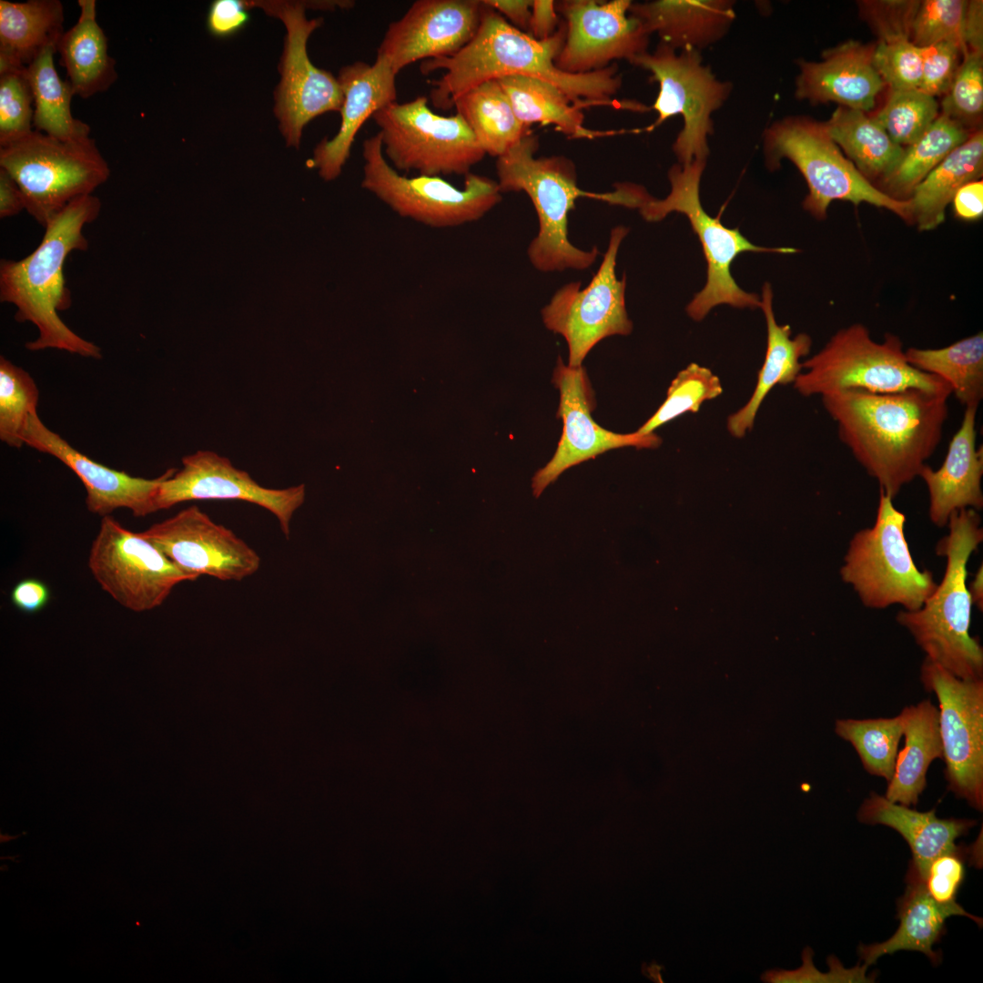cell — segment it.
<instances>
[{"mask_svg":"<svg viewBox=\"0 0 983 983\" xmlns=\"http://www.w3.org/2000/svg\"><path fill=\"white\" fill-rule=\"evenodd\" d=\"M722 392L723 387L716 375L705 367L691 363L678 372L667 390L664 401L636 431L653 433L686 412H697L704 401Z\"/></svg>","mask_w":983,"mask_h":983,"instance_id":"obj_44","label":"cell"},{"mask_svg":"<svg viewBox=\"0 0 983 983\" xmlns=\"http://www.w3.org/2000/svg\"><path fill=\"white\" fill-rule=\"evenodd\" d=\"M56 46H48L26 66V76L34 96L35 130L61 140L89 137L91 127L73 117L71 101L75 96L67 80L60 78L54 63Z\"/></svg>","mask_w":983,"mask_h":983,"instance_id":"obj_38","label":"cell"},{"mask_svg":"<svg viewBox=\"0 0 983 983\" xmlns=\"http://www.w3.org/2000/svg\"><path fill=\"white\" fill-rule=\"evenodd\" d=\"M483 6L477 0H418L389 25L377 57L398 74L421 59L451 56L475 35Z\"/></svg>","mask_w":983,"mask_h":983,"instance_id":"obj_22","label":"cell"},{"mask_svg":"<svg viewBox=\"0 0 983 983\" xmlns=\"http://www.w3.org/2000/svg\"><path fill=\"white\" fill-rule=\"evenodd\" d=\"M182 465L178 471L167 470L156 494V512L189 501H243L270 512L284 536L289 539L291 519L305 501L303 484L283 489L263 487L228 458L211 451L187 455L182 458Z\"/></svg>","mask_w":983,"mask_h":983,"instance_id":"obj_18","label":"cell"},{"mask_svg":"<svg viewBox=\"0 0 983 983\" xmlns=\"http://www.w3.org/2000/svg\"><path fill=\"white\" fill-rule=\"evenodd\" d=\"M630 0L559 2L557 11L565 18L566 35L556 66L570 74L602 70L611 62L630 63L647 52L650 34L629 14Z\"/></svg>","mask_w":983,"mask_h":983,"instance_id":"obj_19","label":"cell"},{"mask_svg":"<svg viewBox=\"0 0 983 983\" xmlns=\"http://www.w3.org/2000/svg\"><path fill=\"white\" fill-rule=\"evenodd\" d=\"M361 187L399 216L435 228L479 220L502 201L497 181L472 173L458 188L440 176L407 177L397 171L382 151L380 134L363 142Z\"/></svg>","mask_w":983,"mask_h":983,"instance_id":"obj_11","label":"cell"},{"mask_svg":"<svg viewBox=\"0 0 983 983\" xmlns=\"http://www.w3.org/2000/svg\"><path fill=\"white\" fill-rule=\"evenodd\" d=\"M88 568L103 591L136 613L160 606L177 584L197 580L111 515L102 517L91 543Z\"/></svg>","mask_w":983,"mask_h":983,"instance_id":"obj_15","label":"cell"},{"mask_svg":"<svg viewBox=\"0 0 983 983\" xmlns=\"http://www.w3.org/2000/svg\"><path fill=\"white\" fill-rule=\"evenodd\" d=\"M77 22L61 36L57 52L74 94L88 98L106 91L117 79L116 61L108 54L107 38L96 22L95 0H78Z\"/></svg>","mask_w":983,"mask_h":983,"instance_id":"obj_33","label":"cell"},{"mask_svg":"<svg viewBox=\"0 0 983 983\" xmlns=\"http://www.w3.org/2000/svg\"><path fill=\"white\" fill-rule=\"evenodd\" d=\"M100 209L101 202L93 194L76 198L51 219L29 255L1 260V302L15 307V320L31 322L38 330V337L25 344L27 350L56 349L86 358L102 357L97 345L74 332L58 314L71 305L65 262L74 250L87 249L83 228L97 218Z\"/></svg>","mask_w":983,"mask_h":983,"instance_id":"obj_3","label":"cell"},{"mask_svg":"<svg viewBox=\"0 0 983 983\" xmlns=\"http://www.w3.org/2000/svg\"><path fill=\"white\" fill-rule=\"evenodd\" d=\"M764 154L772 170L784 158L798 168L809 189L803 208L817 219L826 218L832 201L845 200L886 208L913 223L910 200L894 198L866 179L828 137L823 122L806 117L775 121L764 133Z\"/></svg>","mask_w":983,"mask_h":983,"instance_id":"obj_6","label":"cell"},{"mask_svg":"<svg viewBox=\"0 0 983 983\" xmlns=\"http://www.w3.org/2000/svg\"><path fill=\"white\" fill-rule=\"evenodd\" d=\"M629 14L661 43L677 50L702 49L722 39L733 24L729 0H656L631 5Z\"/></svg>","mask_w":983,"mask_h":983,"instance_id":"obj_27","label":"cell"},{"mask_svg":"<svg viewBox=\"0 0 983 983\" xmlns=\"http://www.w3.org/2000/svg\"><path fill=\"white\" fill-rule=\"evenodd\" d=\"M963 56L941 101V113L967 127L978 123L983 112V54L968 51Z\"/></svg>","mask_w":983,"mask_h":983,"instance_id":"obj_45","label":"cell"},{"mask_svg":"<svg viewBox=\"0 0 983 983\" xmlns=\"http://www.w3.org/2000/svg\"><path fill=\"white\" fill-rule=\"evenodd\" d=\"M856 817L866 825H883L898 832L907 842L910 866L923 879L927 866L937 856L957 849L956 839L968 834L977 822L968 818H939L936 810L919 812L871 792Z\"/></svg>","mask_w":983,"mask_h":983,"instance_id":"obj_29","label":"cell"},{"mask_svg":"<svg viewBox=\"0 0 983 983\" xmlns=\"http://www.w3.org/2000/svg\"><path fill=\"white\" fill-rule=\"evenodd\" d=\"M840 441L879 491L894 499L937 448L948 396L918 389L893 393L847 390L821 396Z\"/></svg>","mask_w":983,"mask_h":983,"instance_id":"obj_2","label":"cell"},{"mask_svg":"<svg viewBox=\"0 0 983 983\" xmlns=\"http://www.w3.org/2000/svg\"><path fill=\"white\" fill-rule=\"evenodd\" d=\"M952 202L958 218L967 220L979 218L983 214V181L975 180L962 186Z\"/></svg>","mask_w":983,"mask_h":983,"instance_id":"obj_55","label":"cell"},{"mask_svg":"<svg viewBox=\"0 0 983 983\" xmlns=\"http://www.w3.org/2000/svg\"><path fill=\"white\" fill-rule=\"evenodd\" d=\"M794 387L803 396L861 390L893 393L918 389L949 397L950 385L944 380L912 367L906 359L901 339L887 333L875 341L862 324L836 332L826 346L802 362Z\"/></svg>","mask_w":983,"mask_h":983,"instance_id":"obj_7","label":"cell"},{"mask_svg":"<svg viewBox=\"0 0 983 983\" xmlns=\"http://www.w3.org/2000/svg\"><path fill=\"white\" fill-rule=\"evenodd\" d=\"M872 63L890 91L918 89L922 76L920 48L910 40L874 46Z\"/></svg>","mask_w":983,"mask_h":983,"instance_id":"obj_48","label":"cell"},{"mask_svg":"<svg viewBox=\"0 0 983 983\" xmlns=\"http://www.w3.org/2000/svg\"><path fill=\"white\" fill-rule=\"evenodd\" d=\"M966 868L963 849L943 853L927 866L923 877L927 893L937 903H956L958 892L965 879Z\"/></svg>","mask_w":983,"mask_h":983,"instance_id":"obj_51","label":"cell"},{"mask_svg":"<svg viewBox=\"0 0 983 983\" xmlns=\"http://www.w3.org/2000/svg\"><path fill=\"white\" fill-rule=\"evenodd\" d=\"M905 522L906 515L895 507L893 499L879 491L873 526L856 532L849 542L840 577L867 608L900 604L903 610L914 611L937 587L932 573L915 563Z\"/></svg>","mask_w":983,"mask_h":983,"instance_id":"obj_10","label":"cell"},{"mask_svg":"<svg viewBox=\"0 0 983 983\" xmlns=\"http://www.w3.org/2000/svg\"><path fill=\"white\" fill-rule=\"evenodd\" d=\"M396 76L390 64L379 57L372 65L355 62L339 70L337 78L343 93L341 123L331 139L325 138L318 144L310 160V167L318 168L324 180L339 177L364 122L396 101Z\"/></svg>","mask_w":983,"mask_h":983,"instance_id":"obj_24","label":"cell"},{"mask_svg":"<svg viewBox=\"0 0 983 983\" xmlns=\"http://www.w3.org/2000/svg\"><path fill=\"white\" fill-rule=\"evenodd\" d=\"M977 410L965 408L961 425L948 444L941 466L933 470L926 464L918 474L928 492L929 519L937 527L947 526L954 512L983 508V451L976 448Z\"/></svg>","mask_w":983,"mask_h":983,"instance_id":"obj_26","label":"cell"},{"mask_svg":"<svg viewBox=\"0 0 983 983\" xmlns=\"http://www.w3.org/2000/svg\"><path fill=\"white\" fill-rule=\"evenodd\" d=\"M948 533L936 546L946 557L944 576L923 605L901 610L897 622L906 628L926 658L961 679H983V648L969 634L972 601L967 585V564L983 541L978 511L954 512Z\"/></svg>","mask_w":983,"mask_h":983,"instance_id":"obj_4","label":"cell"},{"mask_svg":"<svg viewBox=\"0 0 983 983\" xmlns=\"http://www.w3.org/2000/svg\"><path fill=\"white\" fill-rule=\"evenodd\" d=\"M922 76L919 90L931 96L945 95L959 66L962 46L952 41H943L920 48Z\"/></svg>","mask_w":983,"mask_h":983,"instance_id":"obj_50","label":"cell"},{"mask_svg":"<svg viewBox=\"0 0 983 983\" xmlns=\"http://www.w3.org/2000/svg\"><path fill=\"white\" fill-rule=\"evenodd\" d=\"M23 441L25 445L56 458L79 478L86 492V505L90 512L101 517L120 508L130 510L135 517L156 512V494L167 470L157 478L144 479L98 463L48 429L37 412L30 415Z\"/></svg>","mask_w":983,"mask_h":983,"instance_id":"obj_23","label":"cell"},{"mask_svg":"<svg viewBox=\"0 0 983 983\" xmlns=\"http://www.w3.org/2000/svg\"><path fill=\"white\" fill-rule=\"evenodd\" d=\"M968 591L970 595L972 603L982 612L983 610V567L982 563L977 570L976 573L969 585Z\"/></svg>","mask_w":983,"mask_h":983,"instance_id":"obj_59","label":"cell"},{"mask_svg":"<svg viewBox=\"0 0 983 983\" xmlns=\"http://www.w3.org/2000/svg\"><path fill=\"white\" fill-rule=\"evenodd\" d=\"M835 734L856 750L864 769L872 775L891 779L898 745L903 737V718L836 719Z\"/></svg>","mask_w":983,"mask_h":983,"instance_id":"obj_41","label":"cell"},{"mask_svg":"<svg viewBox=\"0 0 983 983\" xmlns=\"http://www.w3.org/2000/svg\"><path fill=\"white\" fill-rule=\"evenodd\" d=\"M25 69L0 75V147L34 130V96Z\"/></svg>","mask_w":983,"mask_h":983,"instance_id":"obj_47","label":"cell"},{"mask_svg":"<svg viewBox=\"0 0 983 983\" xmlns=\"http://www.w3.org/2000/svg\"><path fill=\"white\" fill-rule=\"evenodd\" d=\"M906 882V891L897 901L899 926L897 931L882 943L858 947L859 957L867 967L882 956L899 950L922 952L937 965L941 960V954L933 950V945L942 937L948 917L963 916L982 926L980 917L967 912L958 902L948 905L936 902L910 865Z\"/></svg>","mask_w":983,"mask_h":983,"instance_id":"obj_28","label":"cell"},{"mask_svg":"<svg viewBox=\"0 0 983 983\" xmlns=\"http://www.w3.org/2000/svg\"><path fill=\"white\" fill-rule=\"evenodd\" d=\"M761 296L760 308L767 329L766 351L752 396L728 417V431L735 438L744 437L753 429L759 408L775 386L795 382L803 371L800 360L809 354L812 346L809 335L799 333L792 338L790 326L777 323L773 309V291L768 282L764 284Z\"/></svg>","mask_w":983,"mask_h":983,"instance_id":"obj_30","label":"cell"},{"mask_svg":"<svg viewBox=\"0 0 983 983\" xmlns=\"http://www.w3.org/2000/svg\"><path fill=\"white\" fill-rule=\"evenodd\" d=\"M382 151L397 171L420 175H464L486 155L462 117H443L428 98L388 104L372 116Z\"/></svg>","mask_w":983,"mask_h":983,"instance_id":"obj_13","label":"cell"},{"mask_svg":"<svg viewBox=\"0 0 983 983\" xmlns=\"http://www.w3.org/2000/svg\"><path fill=\"white\" fill-rule=\"evenodd\" d=\"M59 0H0V75L27 66L65 33Z\"/></svg>","mask_w":983,"mask_h":983,"instance_id":"obj_32","label":"cell"},{"mask_svg":"<svg viewBox=\"0 0 983 983\" xmlns=\"http://www.w3.org/2000/svg\"><path fill=\"white\" fill-rule=\"evenodd\" d=\"M907 361L915 369L947 381L965 408H978L983 398V334L940 349L909 348Z\"/></svg>","mask_w":983,"mask_h":983,"instance_id":"obj_39","label":"cell"},{"mask_svg":"<svg viewBox=\"0 0 983 983\" xmlns=\"http://www.w3.org/2000/svg\"><path fill=\"white\" fill-rule=\"evenodd\" d=\"M138 534L184 572L220 581H242L258 572V553L230 529L191 505Z\"/></svg>","mask_w":983,"mask_h":983,"instance_id":"obj_20","label":"cell"},{"mask_svg":"<svg viewBox=\"0 0 983 983\" xmlns=\"http://www.w3.org/2000/svg\"><path fill=\"white\" fill-rule=\"evenodd\" d=\"M983 172V133L978 129L952 150L913 190L909 200L913 224L932 230L945 220V211L965 184L979 180Z\"/></svg>","mask_w":983,"mask_h":983,"instance_id":"obj_34","label":"cell"},{"mask_svg":"<svg viewBox=\"0 0 983 983\" xmlns=\"http://www.w3.org/2000/svg\"><path fill=\"white\" fill-rule=\"evenodd\" d=\"M0 167L16 181L25 210L44 228L70 202L92 195L110 176L90 137L61 140L36 130L0 147Z\"/></svg>","mask_w":983,"mask_h":983,"instance_id":"obj_9","label":"cell"},{"mask_svg":"<svg viewBox=\"0 0 983 983\" xmlns=\"http://www.w3.org/2000/svg\"><path fill=\"white\" fill-rule=\"evenodd\" d=\"M632 64L651 72L652 79L659 84V93L650 107L658 117L644 130L651 131L669 117L681 115L684 127L672 147L678 164L706 161L708 136L714 131L711 115L729 97L732 84L718 80L704 65L699 51H677L661 42L654 51L640 55Z\"/></svg>","mask_w":983,"mask_h":983,"instance_id":"obj_12","label":"cell"},{"mask_svg":"<svg viewBox=\"0 0 983 983\" xmlns=\"http://www.w3.org/2000/svg\"><path fill=\"white\" fill-rule=\"evenodd\" d=\"M552 0H533L528 34L537 40L552 36L561 25Z\"/></svg>","mask_w":983,"mask_h":983,"instance_id":"obj_54","label":"cell"},{"mask_svg":"<svg viewBox=\"0 0 983 983\" xmlns=\"http://www.w3.org/2000/svg\"><path fill=\"white\" fill-rule=\"evenodd\" d=\"M10 598L13 605L26 613H35L43 610L50 599V590L41 580L26 578L17 582L13 587Z\"/></svg>","mask_w":983,"mask_h":983,"instance_id":"obj_53","label":"cell"},{"mask_svg":"<svg viewBox=\"0 0 983 983\" xmlns=\"http://www.w3.org/2000/svg\"><path fill=\"white\" fill-rule=\"evenodd\" d=\"M552 383L559 390L557 416L562 420V433L550 461L532 478L535 497L567 469L613 449L635 447L655 449L661 438L654 432L616 433L601 427L592 417L594 397L583 366L570 367L558 358Z\"/></svg>","mask_w":983,"mask_h":983,"instance_id":"obj_21","label":"cell"},{"mask_svg":"<svg viewBox=\"0 0 983 983\" xmlns=\"http://www.w3.org/2000/svg\"><path fill=\"white\" fill-rule=\"evenodd\" d=\"M967 0H924L916 14L910 41L925 47L943 41H952L968 52L963 40Z\"/></svg>","mask_w":983,"mask_h":983,"instance_id":"obj_46","label":"cell"},{"mask_svg":"<svg viewBox=\"0 0 983 983\" xmlns=\"http://www.w3.org/2000/svg\"><path fill=\"white\" fill-rule=\"evenodd\" d=\"M969 135L961 123L939 114L916 142L904 147L899 163L881 180V190L897 199H909L914 188Z\"/></svg>","mask_w":983,"mask_h":983,"instance_id":"obj_40","label":"cell"},{"mask_svg":"<svg viewBox=\"0 0 983 983\" xmlns=\"http://www.w3.org/2000/svg\"><path fill=\"white\" fill-rule=\"evenodd\" d=\"M538 137L529 132L503 155L497 157V183L502 193L523 191L537 214L539 229L528 248L532 266L542 272L586 269L600 254L597 247L583 250L569 239L568 218L576 199L592 198L612 205L624 206L620 184L612 192L595 193L581 189L574 165L563 157L536 158Z\"/></svg>","mask_w":983,"mask_h":983,"instance_id":"obj_5","label":"cell"},{"mask_svg":"<svg viewBox=\"0 0 983 983\" xmlns=\"http://www.w3.org/2000/svg\"><path fill=\"white\" fill-rule=\"evenodd\" d=\"M482 2L501 15H503L512 26L528 33L533 0H485Z\"/></svg>","mask_w":983,"mask_h":983,"instance_id":"obj_57","label":"cell"},{"mask_svg":"<svg viewBox=\"0 0 983 983\" xmlns=\"http://www.w3.org/2000/svg\"><path fill=\"white\" fill-rule=\"evenodd\" d=\"M919 0L860 1L862 17L878 37V42L910 40Z\"/></svg>","mask_w":983,"mask_h":983,"instance_id":"obj_49","label":"cell"},{"mask_svg":"<svg viewBox=\"0 0 983 983\" xmlns=\"http://www.w3.org/2000/svg\"><path fill=\"white\" fill-rule=\"evenodd\" d=\"M629 232L624 226L614 227L598 270L583 289L581 282L563 285L542 309L545 327L562 335L568 346V365L583 366L591 350L602 339L628 335L633 322L625 306L626 279L616 276L619 248Z\"/></svg>","mask_w":983,"mask_h":983,"instance_id":"obj_14","label":"cell"},{"mask_svg":"<svg viewBox=\"0 0 983 983\" xmlns=\"http://www.w3.org/2000/svg\"><path fill=\"white\" fill-rule=\"evenodd\" d=\"M828 137L842 147L857 170L870 181L889 175L899 163L904 147L895 143L866 112L838 106L823 122Z\"/></svg>","mask_w":983,"mask_h":983,"instance_id":"obj_36","label":"cell"},{"mask_svg":"<svg viewBox=\"0 0 983 983\" xmlns=\"http://www.w3.org/2000/svg\"><path fill=\"white\" fill-rule=\"evenodd\" d=\"M248 5L261 7L286 27L274 112L288 146L299 147L304 127L319 115L340 111L343 102L338 78L316 67L308 56V39L322 19H308V5L299 1H248Z\"/></svg>","mask_w":983,"mask_h":983,"instance_id":"obj_16","label":"cell"},{"mask_svg":"<svg viewBox=\"0 0 983 983\" xmlns=\"http://www.w3.org/2000/svg\"><path fill=\"white\" fill-rule=\"evenodd\" d=\"M936 97L919 89L890 91L873 119L897 145L916 142L939 116Z\"/></svg>","mask_w":983,"mask_h":983,"instance_id":"obj_43","label":"cell"},{"mask_svg":"<svg viewBox=\"0 0 983 983\" xmlns=\"http://www.w3.org/2000/svg\"><path fill=\"white\" fill-rule=\"evenodd\" d=\"M483 5L479 28L464 47L451 56L428 59L421 65L425 75L441 69L445 72L433 82L430 94L435 107L448 110L471 88L518 75L555 86L583 109L602 106L640 113L650 110L637 101L612 98L622 86V76L614 64L586 74L565 73L556 66L566 35L564 22L552 36L537 40Z\"/></svg>","mask_w":983,"mask_h":983,"instance_id":"obj_1","label":"cell"},{"mask_svg":"<svg viewBox=\"0 0 983 983\" xmlns=\"http://www.w3.org/2000/svg\"><path fill=\"white\" fill-rule=\"evenodd\" d=\"M920 682L938 702L948 788L983 810V679H961L925 658Z\"/></svg>","mask_w":983,"mask_h":983,"instance_id":"obj_17","label":"cell"},{"mask_svg":"<svg viewBox=\"0 0 983 983\" xmlns=\"http://www.w3.org/2000/svg\"><path fill=\"white\" fill-rule=\"evenodd\" d=\"M248 1L214 0L207 15V28L218 38H228L242 31L250 20Z\"/></svg>","mask_w":983,"mask_h":983,"instance_id":"obj_52","label":"cell"},{"mask_svg":"<svg viewBox=\"0 0 983 983\" xmlns=\"http://www.w3.org/2000/svg\"><path fill=\"white\" fill-rule=\"evenodd\" d=\"M874 46L848 40L828 48L822 61H799L796 97L813 105L836 102L867 112L886 84L872 63Z\"/></svg>","mask_w":983,"mask_h":983,"instance_id":"obj_25","label":"cell"},{"mask_svg":"<svg viewBox=\"0 0 983 983\" xmlns=\"http://www.w3.org/2000/svg\"><path fill=\"white\" fill-rule=\"evenodd\" d=\"M25 209L20 187L14 177L0 167V218L13 217Z\"/></svg>","mask_w":983,"mask_h":983,"instance_id":"obj_58","label":"cell"},{"mask_svg":"<svg viewBox=\"0 0 983 983\" xmlns=\"http://www.w3.org/2000/svg\"><path fill=\"white\" fill-rule=\"evenodd\" d=\"M456 108L485 154L496 158L529 132L516 117L497 80L483 82L459 96Z\"/></svg>","mask_w":983,"mask_h":983,"instance_id":"obj_37","label":"cell"},{"mask_svg":"<svg viewBox=\"0 0 983 983\" xmlns=\"http://www.w3.org/2000/svg\"><path fill=\"white\" fill-rule=\"evenodd\" d=\"M963 40L968 51L983 54V1H968Z\"/></svg>","mask_w":983,"mask_h":983,"instance_id":"obj_56","label":"cell"},{"mask_svg":"<svg viewBox=\"0 0 983 983\" xmlns=\"http://www.w3.org/2000/svg\"><path fill=\"white\" fill-rule=\"evenodd\" d=\"M39 390L30 374L4 356L0 357V439L21 448L31 414L36 412Z\"/></svg>","mask_w":983,"mask_h":983,"instance_id":"obj_42","label":"cell"},{"mask_svg":"<svg viewBox=\"0 0 983 983\" xmlns=\"http://www.w3.org/2000/svg\"><path fill=\"white\" fill-rule=\"evenodd\" d=\"M518 119L527 127L532 124L553 125L572 138L593 139L613 136L623 131L588 129L583 108L575 105L555 86L529 76H507L497 79Z\"/></svg>","mask_w":983,"mask_h":983,"instance_id":"obj_35","label":"cell"},{"mask_svg":"<svg viewBox=\"0 0 983 983\" xmlns=\"http://www.w3.org/2000/svg\"><path fill=\"white\" fill-rule=\"evenodd\" d=\"M706 161L694 160L687 165H674L668 171L670 193L663 199L649 194L638 207L642 217L649 222L664 219L671 212H679L688 218L697 235L707 263V279L686 307L691 319L702 320L709 311L722 304L744 309L760 308L757 294L743 290L731 274L735 258L744 252H774L789 254L793 248L758 247L747 240L737 228L725 227L719 218L705 212L700 200L701 177Z\"/></svg>","mask_w":983,"mask_h":983,"instance_id":"obj_8","label":"cell"},{"mask_svg":"<svg viewBox=\"0 0 983 983\" xmlns=\"http://www.w3.org/2000/svg\"><path fill=\"white\" fill-rule=\"evenodd\" d=\"M905 745L897 753L894 774L887 782L885 797L903 806H916L927 786L931 763L943 759L938 708L930 699L904 707Z\"/></svg>","mask_w":983,"mask_h":983,"instance_id":"obj_31","label":"cell"}]
</instances>
